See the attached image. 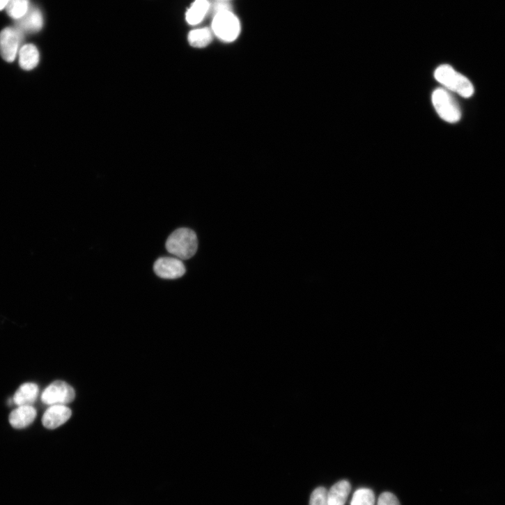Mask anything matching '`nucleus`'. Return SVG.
<instances>
[{
    "label": "nucleus",
    "mask_w": 505,
    "mask_h": 505,
    "mask_svg": "<svg viewBox=\"0 0 505 505\" xmlns=\"http://www.w3.org/2000/svg\"><path fill=\"white\" fill-rule=\"evenodd\" d=\"M198 248V240L195 233L188 228L175 231L167 239L166 249L171 254L180 260L193 257Z\"/></svg>",
    "instance_id": "1"
},
{
    "label": "nucleus",
    "mask_w": 505,
    "mask_h": 505,
    "mask_svg": "<svg viewBox=\"0 0 505 505\" xmlns=\"http://www.w3.org/2000/svg\"><path fill=\"white\" fill-rule=\"evenodd\" d=\"M435 77L445 86L446 89L455 92L463 98H470L474 93L472 83L449 65L438 67L435 72Z\"/></svg>",
    "instance_id": "2"
},
{
    "label": "nucleus",
    "mask_w": 505,
    "mask_h": 505,
    "mask_svg": "<svg viewBox=\"0 0 505 505\" xmlns=\"http://www.w3.org/2000/svg\"><path fill=\"white\" fill-rule=\"evenodd\" d=\"M433 104L440 117L449 123H456L461 119L460 107L446 88H437L433 93Z\"/></svg>",
    "instance_id": "3"
},
{
    "label": "nucleus",
    "mask_w": 505,
    "mask_h": 505,
    "mask_svg": "<svg viewBox=\"0 0 505 505\" xmlns=\"http://www.w3.org/2000/svg\"><path fill=\"white\" fill-rule=\"evenodd\" d=\"M212 31L222 41L233 42L240 34V22L233 12L223 13L213 17Z\"/></svg>",
    "instance_id": "4"
},
{
    "label": "nucleus",
    "mask_w": 505,
    "mask_h": 505,
    "mask_svg": "<svg viewBox=\"0 0 505 505\" xmlns=\"http://www.w3.org/2000/svg\"><path fill=\"white\" fill-rule=\"evenodd\" d=\"M75 391L72 387L64 381H55L50 384L41 395L42 401L48 406L66 405L74 401Z\"/></svg>",
    "instance_id": "5"
},
{
    "label": "nucleus",
    "mask_w": 505,
    "mask_h": 505,
    "mask_svg": "<svg viewBox=\"0 0 505 505\" xmlns=\"http://www.w3.org/2000/svg\"><path fill=\"white\" fill-rule=\"evenodd\" d=\"M23 38V33L17 28L8 27L0 32V54L6 61H15Z\"/></svg>",
    "instance_id": "6"
},
{
    "label": "nucleus",
    "mask_w": 505,
    "mask_h": 505,
    "mask_svg": "<svg viewBox=\"0 0 505 505\" xmlns=\"http://www.w3.org/2000/svg\"><path fill=\"white\" fill-rule=\"evenodd\" d=\"M155 273L164 279H176L182 277L185 267L182 261L177 258L164 257L156 261L153 266Z\"/></svg>",
    "instance_id": "7"
},
{
    "label": "nucleus",
    "mask_w": 505,
    "mask_h": 505,
    "mask_svg": "<svg viewBox=\"0 0 505 505\" xmlns=\"http://www.w3.org/2000/svg\"><path fill=\"white\" fill-rule=\"evenodd\" d=\"M72 412L66 405L50 406L43 415L45 428L54 430L65 424L71 417Z\"/></svg>",
    "instance_id": "8"
},
{
    "label": "nucleus",
    "mask_w": 505,
    "mask_h": 505,
    "mask_svg": "<svg viewBox=\"0 0 505 505\" xmlns=\"http://www.w3.org/2000/svg\"><path fill=\"white\" fill-rule=\"evenodd\" d=\"M17 22V29L23 34L24 33H38L41 31L44 25L42 13L39 9L34 7L30 8L27 14Z\"/></svg>",
    "instance_id": "9"
},
{
    "label": "nucleus",
    "mask_w": 505,
    "mask_h": 505,
    "mask_svg": "<svg viewBox=\"0 0 505 505\" xmlns=\"http://www.w3.org/2000/svg\"><path fill=\"white\" fill-rule=\"evenodd\" d=\"M37 417V411L33 406H20L12 412L9 421L15 429H24L31 426Z\"/></svg>",
    "instance_id": "10"
},
{
    "label": "nucleus",
    "mask_w": 505,
    "mask_h": 505,
    "mask_svg": "<svg viewBox=\"0 0 505 505\" xmlns=\"http://www.w3.org/2000/svg\"><path fill=\"white\" fill-rule=\"evenodd\" d=\"M39 395V387L34 382H26L15 392L13 399L17 407L32 406Z\"/></svg>",
    "instance_id": "11"
},
{
    "label": "nucleus",
    "mask_w": 505,
    "mask_h": 505,
    "mask_svg": "<svg viewBox=\"0 0 505 505\" xmlns=\"http://www.w3.org/2000/svg\"><path fill=\"white\" fill-rule=\"evenodd\" d=\"M210 3L208 0H195L186 13V21L192 26L200 24L210 13Z\"/></svg>",
    "instance_id": "12"
},
{
    "label": "nucleus",
    "mask_w": 505,
    "mask_h": 505,
    "mask_svg": "<svg viewBox=\"0 0 505 505\" xmlns=\"http://www.w3.org/2000/svg\"><path fill=\"white\" fill-rule=\"evenodd\" d=\"M19 62L23 70L26 71L33 70L40 62V53L38 48L32 44L21 47L19 52Z\"/></svg>",
    "instance_id": "13"
},
{
    "label": "nucleus",
    "mask_w": 505,
    "mask_h": 505,
    "mask_svg": "<svg viewBox=\"0 0 505 505\" xmlns=\"http://www.w3.org/2000/svg\"><path fill=\"white\" fill-rule=\"evenodd\" d=\"M351 488V484L346 480H342L334 484L328 491L329 505H345Z\"/></svg>",
    "instance_id": "14"
},
{
    "label": "nucleus",
    "mask_w": 505,
    "mask_h": 505,
    "mask_svg": "<svg viewBox=\"0 0 505 505\" xmlns=\"http://www.w3.org/2000/svg\"><path fill=\"white\" fill-rule=\"evenodd\" d=\"M213 32L208 28L195 29L189 32L188 42L194 48H205L213 40Z\"/></svg>",
    "instance_id": "15"
},
{
    "label": "nucleus",
    "mask_w": 505,
    "mask_h": 505,
    "mask_svg": "<svg viewBox=\"0 0 505 505\" xmlns=\"http://www.w3.org/2000/svg\"><path fill=\"white\" fill-rule=\"evenodd\" d=\"M29 9V0H9L6 10L10 17L18 21L27 14Z\"/></svg>",
    "instance_id": "16"
},
{
    "label": "nucleus",
    "mask_w": 505,
    "mask_h": 505,
    "mask_svg": "<svg viewBox=\"0 0 505 505\" xmlns=\"http://www.w3.org/2000/svg\"><path fill=\"white\" fill-rule=\"evenodd\" d=\"M375 495L368 488H361L354 493L351 505H375Z\"/></svg>",
    "instance_id": "17"
},
{
    "label": "nucleus",
    "mask_w": 505,
    "mask_h": 505,
    "mask_svg": "<svg viewBox=\"0 0 505 505\" xmlns=\"http://www.w3.org/2000/svg\"><path fill=\"white\" fill-rule=\"evenodd\" d=\"M310 505H329L328 490L324 487L316 488L311 496Z\"/></svg>",
    "instance_id": "18"
},
{
    "label": "nucleus",
    "mask_w": 505,
    "mask_h": 505,
    "mask_svg": "<svg viewBox=\"0 0 505 505\" xmlns=\"http://www.w3.org/2000/svg\"><path fill=\"white\" fill-rule=\"evenodd\" d=\"M226 12H232V8L228 1L215 0V2H214L213 3H210L209 14H211L213 17L217 15Z\"/></svg>",
    "instance_id": "19"
},
{
    "label": "nucleus",
    "mask_w": 505,
    "mask_h": 505,
    "mask_svg": "<svg viewBox=\"0 0 505 505\" xmlns=\"http://www.w3.org/2000/svg\"><path fill=\"white\" fill-rule=\"evenodd\" d=\"M377 505H401V504L394 494L385 492L380 495Z\"/></svg>",
    "instance_id": "20"
},
{
    "label": "nucleus",
    "mask_w": 505,
    "mask_h": 505,
    "mask_svg": "<svg viewBox=\"0 0 505 505\" xmlns=\"http://www.w3.org/2000/svg\"><path fill=\"white\" fill-rule=\"evenodd\" d=\"M9 0H0V11L6 10Z\"/></svg>",
    "instance_id": "21"
},
{
    "label": "nucleus",
    "mask_w": 505,
    "mask_h": 505,
    "mask_svg": "<svg viewBox=\"0 0 505 505\" xmlns=\"http://www.w3.org/2000/svg\"><path fill=\"white\" fill-rule=\"evenodd\" d=\"M222 1H229V0H222Z\"/></svg>",
    "instance_id": "22"
}]
</instances>
